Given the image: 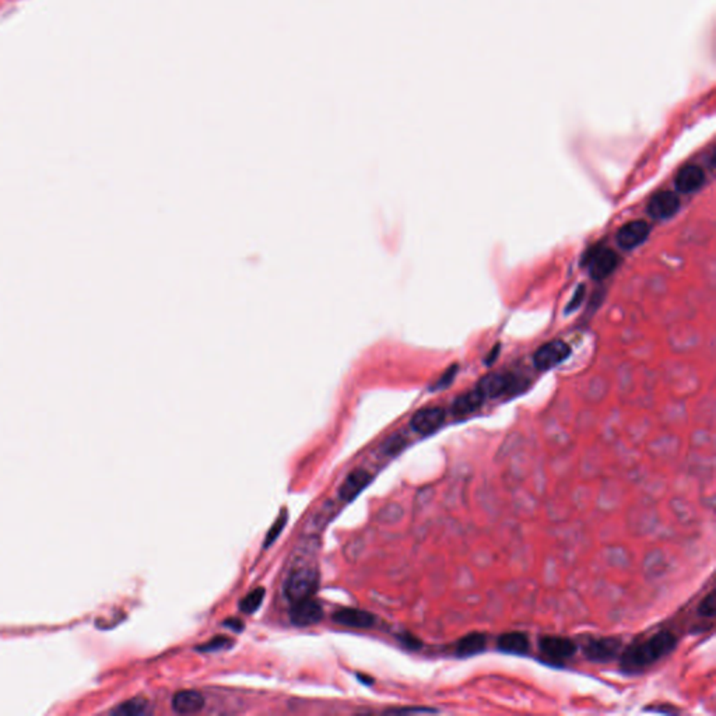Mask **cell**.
Wrapping results in <instances>:
<instances>
[{"instance_id":"cell-18","label":"cell","mask_w":716,"mask_h":716,"mask_svg":"<svg viewBox=\"0 0 716 716\" xmlns=\"http://www.w3.org/2000/svg\"><path fill=\"white\" fill-rule=\"evenodd\" d=\"M487 646V635L483 632H470L465 635L456 645V655L466 657L480 653Z\"/></svg>"},{"instance_id":"cell-7","label":"cell","mask_w":716,"mask_h":716,"mask_svg":"<svg viewBox=\"0 0 716 716\" xmlns=\"http://www.w3.org/2000/svg\"><path fill=\"white\" fill-rule=\"evenodd\" d=\"M445 419L446 412L442 407H426L412 417L410 426L416 433L428 435L437 431L445 423Z\"/></svg>"},{"instance_id":"cell-22","label":"cell","mask_w":716,"mask_h":716,"mask_svg":"<svg viewBox=\"0 0 716 716\" xmlns=\"http://www.w3.org/2000/svg\"><path fill=\"white\" fill-rule=\"evenodd\" d=\"M287 519H288L287 512H286V511H283V512L280 513V516L276 519V522L273 523L272 529L269 530V533H267V536H266V540H265V549H267L273 542H276V539H277V537L280 536V533L283 531V529H284V526H286V523H287Z\"/></svg>"},{"instance_id":"cell-2","label":"cell","mask_w":716,"mask_h":716,"mask_svg":"<svg viewBox=\"0 0 716 716\" xmlns=\"http://www.w3.org/2000/svg\"><path fill=\"white\" fill-rule=\"evenodd\" d=\"M319 586V574L312 567H298L288 575L284 592L291 603L312 598Z\"/></svg>"},{"instance_id":"cell-26","label":"cell","mask_w":716,"mask_h":716,"mask_svg":"<svg viewBox=\"0 0 716 716\" xmlns=\"http://www.w3.org/2000/svg\"><path fill=\"white\" fill-rule=\"evenodd\" d=\"M437 710L435 709H430V708H400V709H389L388 713H399V715H406V713H435Z\"/></svg>"},{"instance_id":"cell-29","label":"cell","mask_w":716,"mask_h":716,"mask_svg":"<svg viewBox=\"0 0 716 716\" xmlns=\"http://www.w3.org/2000/svg\"><path fill=\"white\" fill-rule=\"evenodd\" d=\"M224 625H227L228 628H231L234 631H242L244 630V623L241 620H237V618H230V620L224 621Z\"/></svg>"},{"instance_id":"cell-20","label":"cell","mask_w":716,"mask_h":716,"mask_svg":"<svg viewBox=\"0 0 716 716\" xmlns=\"http://www.w3.org/2000/svg\"><path fill=\"white\" fill-rule=\"evenodd\" d=\"M265 595H266L265 588H256V589L251 591V592H249V593H248V595H247V596L240 602V610H241L242 613H245V614H252V613H255V612L260 607V605H262V602H263V599H265Z\"/></svg>"},{"instance_id":"cell-14","label":"cell","mask_w":716,"mask_h":716,"mask_svg":"<svg viewBox=\"0 0 716 716\" xmlns=\"http://www.w3.org/2000/svg\"><path fill=\"white\" fill-rule=\"evenodd\" d=\"M333 620L337 624L351 628H371L375 624V617L360 609H340L333 614Z\"/></svg>"},{"instance_id":"cell-17","label":"cell","mask_w":716,"mask_h":716,"mask_svg":"<svg viewBox=\"0 0 716 716\" xmlns=\"http://www.w3.org/2000/svg\"><path fill=\"white\" fill-rule=\"evenodd\" d=\"M497 646L508 653H516V655H524L529 648V637L519 631H511L501 634L497 639Z\"/></svg>"},{"instance_id":"cell-15","label":"cell","mask_w":716,"mask_h":716,"mask_svg":"<svg viewBox=\"0 0 716 716\" xmlns=\"http://www.w3.org/2000/svg\"><path fill=\"white\" fill-rule=\"evenodd\" d=\"M205 706V696L195 690L179 691L172 698V708L178 713H196Z\"/></svg>"},{"instance_id":"cell-28","label":"cell","mask_w":716,"mask_h":716,"mask_svg":"<svg viewBox=\"0 0 716 716\" xmlns=\"http://www.w3.org/2000/svg\"><path fill=\"white\" fill-rule=\"evenodd\" d=\"M400 639H402V642H403L407 648H410V649H417V648H420V646H421V642H420L416 637H413V635L406 634V635H402V637H400Z\"/></svg>"},{"instance_id":"cell-24","label":"cell","mask_w":716,"mask_h":716,"mask_svg":"<svg viewBox=\"0 0 716 716\" xmlns=\"http://www.w3.org/2000/svg\"><path fill=\"white\" fill-rule=\"evenodd\" d=\"M405 446V439L400 437V435H394L392 438L388 439V442L385 444V451L388 453H398L399 451H402Z\"/></svg>"},{"instance_id":"cell-16","label":"cell","mask_w":716,"mask_h":716,"mask_svg":"<svg viewBox=\"0 0 716 716\" xmlns=\"http://www.w3.org/2000/svg\"><path fill=\"white\" fill-rule=\"evenodd\" d=\"M484 400H485L484 395L477 388L473 391H469L455 399V402L452 405V414L456 417H462V416L474 413L476 410H478L483 406Z\"/></svg>"},{"instance_id":"cell-6","label":"cell","mask_w":716,"mask_h":716,"mask_svg":"<svg viewBox=\"0 0 716 716\" xmlns=\"http://www.w3.org/2000/svg\"><path fill=\"white\" fill-rule=\"evenodd\" d=\"M618 265V256L609 248H599L591 254L588 260L589 274L595 280H603L609 277Z\"/></svg>"},{"instance_id":"cell-1","label":"cell","mask_w":716,"mask_h":716,"mask_svg":"<svg viewBox=\"0 0 716 716\" xmlns=\"http://www.w3.org/2000/svg\"><path fill=\"white\" fill-rule=\"evenodd\" d=\"M676 645L677 638L671 631H660L649 639L630 646L621 656V669L628 673L642 671L667 656Z\"/></svg>"},{"instance_id":"cell-23","label":"cell","mask_w":716,"mask_h":716,"mask_svg":"<svg viewBox=\"0 0 716 716\" xmlns=\"http://www.w3.org/2000/svg\"><path fill=\"white\" fill-rule=\"evenodd\" d=\"M698 613L702 617H713L716 613V595L715 592H710L698 606Z\"/></svg>"},{"instance_id":"cell-9","label":"cell","mask_w":716,"mask_h":716,"mask_svg":"<svg viewBox=\"0 0 716 716\" xmlns=\"http://www.w3.org/2000/svg\"><path fill=\"white\" fill-rule=\"evenodd\" d=\"M540 651L550 659L564 660L577 653V644L573 639L563 637H543L539 642Z\"/></svg>"},{"instance_id":"cell-4","label":"cell","mask_w":716,"mask_h":716,"mask_svg":"<svg viewBox=\"0 0 716 716\" xmlns=\"http://www.w3.org/2000/svg\"><path fill=\"white\" fill-rule=\"evenodd\" d=\"M323 618V607L312 598L293 603L290 620L295 627H311Z\"/></svg>"},{"instance_id":"cell-3","label":"cell","mask_w":716,"mask_h":716,"mask_svg":"<svg viewBox=\"0 0 716 716\" xmlns=\"http://www.w3.org/2000/svg\"><path fill=\"white\" fill-rule=\"evenodd\" d=\"M571 354V347L563 341V340H553V341H549L546 344H543L542 347L537 348V351L534 352V366L542 370V371H546V370H552L557 366H560L561 363H564L567 358L570 357Z\"/></svg>"},{"instance_id":"cell-12","label":"cell","mask_w":716,"mask_h":716,"mask_svg":"<svg viewBox=\"0 0 716 716\" xmlns=\"http://www.w3.org/2000/svg\"><path fill=\"white\" fill-rule=\"evenodd\" d=\"M371 480H373V476L367 470L357 469V470L351 472L345 477L343 484L340 485V490H338L340 498L345 502L355 499L358 495H360V492L371 483Z\"/></svg>"},{"instance_id":"cell-10","label":"cell","mask_w":716,"mask_h":716,"mask_svg":"<svg viewBox=\"0 0 716 716\" xmlns=\"http://www.w3.org/2000/svg\"><path fill=\"white\" fill-rule=\"evenodd\" d=\"M649 226L646 221L635 220L624 224L617 233V241L621 248L632 249L641 245L649 235Z\"/></svg>"},{"instance_id":"cell-5","label":"cell","mask_w":716,"mask_h":716,"mask_svg":"<svg viewBox=\"0 0 716 716\" xmlns=\"http://www.w3.org/2000/svg\"><path fill=\"white\" fill-rule=\"evenodd\" d=\"M516 387V378L509 373H492L483 377L477 385V389L484 398H499Z\"/></svg>"},{"instance_id":"cell-21","label":"cell","mask_w":716,"mask_h":716,"mask_svg":"<svg viewBox=\"0 0 716 716\" xmlns=\"http://www.w3.org/2000/svg\"><path fill=\"white\" fill-rule=\"evenodd\" d=\"M234 645V641L228 637H215L209 642H205L202 645H198L195 649L199 652H219L230 649Z\"/></svg>"},{"instance_id":"cell-13","label":"cell","mask_w":716,"mask_h":716,"mask_svg":"<svg viewBox=\"0 0 716 716\" xmlns=\"http://www.w3.org/2000/svg\"><path fill=\"white\" fill-rule=\"evenodd\" d=\"M705 181V173L702 168L694 164L683 166L676 175V188L683 194H691L698 191Z\"/></svg>"},{"instance_id":"cell-25","label":"cell","mask_w":716,"mask_h":716,"mask_svg":"<svg viewBox=\"0 0 716 716\" xmlns=\"http://www.w3.org/2000/svg\"><path fill=\"white\" fill-rule=\"evenodd\" d=\"M584 295H585V286H584V284H581V286L578 287V290L575 291V294H574V297H573L571 302L567 305V312L577 309V308L581 305V302H582V299H584Z\"/></svg>"},{"instance_id":"cell-8","label":"cell","mask_w":716,"mask_h":716,"mask_svg":"<svg viewBox=\"0 0 716 716\" xmlns=\"http://www.w3.org/2000/svg\"><path fill=\"white\" fill-rule=\"evenodd\" d=\"M621 639L618 638H600V639H591L585 648V656L592 662H610L613 660L620 649H621Z\"/></svg>"},{"instance_id":"cell-30","label":"cell","mask_w":716,"mask_h":716,"mask_svg":"<svg viewBox=\"0 0 716 716\" xmlns=\"http://www.w3.org/2000/svg\"><path fill=\"white\" fill-rule=\"evenodd\" d=\"M498 350H499V344H497V345H495V348H494V350H491V352H490L488 358L485 360V363H487L488 366H490V364L495 360V358H497V355H498Z\"/></svg>"},{"instance_id":"cell-27","label":"cell","mask_w":716,"mask_h":716,"mask_svg":"<svg viewBox=\"0 0 716 716\" xmlns=\"http://www.w3.org/2000/svg\"><path fill=\"white\" fill-rule=\"evenodd\" d=\"M456 371H458V366H452V367H451V368H449V370L442 375V378L437 382L435 388H445V387H448V385L451 384V381L455 378Z\"/></svg>"},{"instance_id":"cell-11","label":"cell","mask_w":716,"mask_h":716,"mask_svg":"<svg viewBox=\"0 0 716 716\" xmlns=\"http://www.w3.org/2000/svg\"><path fill=\"white\" fill-rule=\"evenodd\" d=\"M678 209L680 199L669 191L656 194L648 205V213L657 220H664L674 216L678 212Z\"/></svg>"},{"instance_id":"cell-19","label":"cell","mask_w":716,"mask_h":716,"mask_svg":"<svg viewBox=\"0 0 716 716\" xmlns=\"http://www.w3.org/2000/svg\"><path fill=\"white\" fill-rule=\"evenodd\" d=\"M150 712V702L144 698H133L123 703H120L118 708L112 710L115 715H123V716H140Z\"/></svg>"}]
</instances>
